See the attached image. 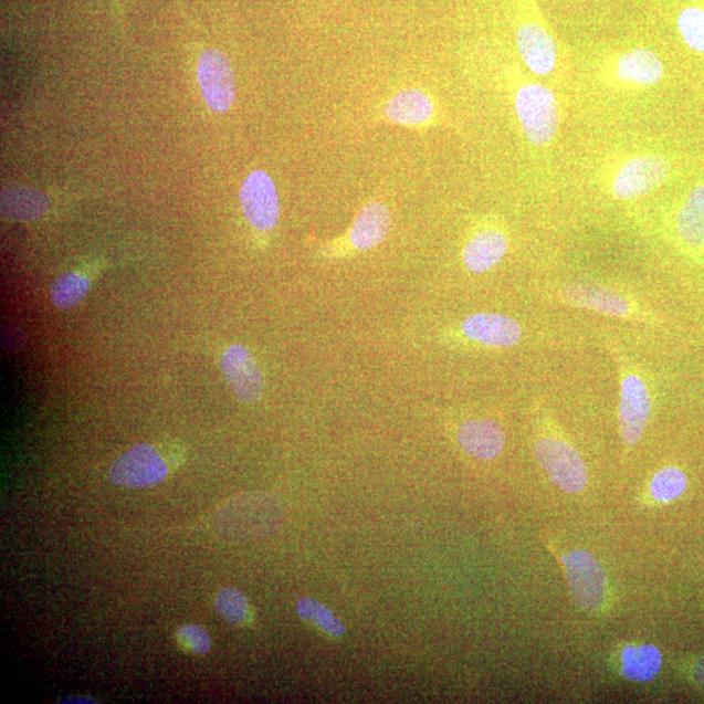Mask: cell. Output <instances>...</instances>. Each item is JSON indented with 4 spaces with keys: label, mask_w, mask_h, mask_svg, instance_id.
Listing matches in <instances>:
<instances>
[{
    "label": "cell",
    "mask_w": 704,
    "mask_h": 704,
    "mask_svg": "<svg viewBox=\"0 0 704 704\" xmlns=\"http://www.w3.org/2000/svg\"><path fill=\"white\" fill-rule=\"evenodd\" d=\"M433 113L431 97L419 90L398 92L383 107L387 119L401 126H423L432 119Z\"/></svg>",
    "instance_id": "cell-17"
},
{
    "label": "cell",
    "mask_w": 704,
    "mask_h": 704,
    "mask_svg": "<svg viewBox=\"0 0 704 704\" xmlns=\"http://www.w3.org/2000/svg\"><path fill=\"white\" fill-rule=\"evenodd\" d=\"M460 445L476 460H495L503 453L506 434L495 420H469L459 428Z\"/></svg>",
    "instance_id": "cell-14"
},
{
    "label": "cell",
    "mask_w": 704,
    "mask_h": 704,
    "mask_svg": "<svg viewBox=\"0 0 704 704\" xmlns=\"http://www.w3.org/2000/svg\"><path fill=\"white\" fill-rule=\"evenodd\" d=\"M60 703H70V704L71 703H97V701L90 698V696L75 695V696H69V698H64Z\"/></svg>",
    "instance_id": "cell-28"
},
{
    "label": "cell",
    "mask_w": 704,
    "mask_h": 704,
    "mask_svg": "<svg viewBox=\"0 0 704 704\" xmlns=\"http://www.w3.org/2000/svg\"><path fill=\"white\" fill-rule=\"evenodd\" d=\"M695 680L700 682L701 685L704 686V658L700 660L695 665L694 670Z\"/></svg>",
    "instance_id": "cell-29"
},
{
    "label": "cell",
    "mask_w": 704,
    "mask_h": 704,
    "mask_svg": "<svg viewBox=\"0 0 704 704\" xmlns=\"http://www.w3.org/2000/svg\"><path fill=\"white\" fill-rule=\"evenodd\" d=\"M671 164L662 156H640L617 171L612 193L619 200H635L655 191L670 177Z\"/></svg>",
    "instance_id": "cell-8"
},
{
    "label": "cell",
    "mask_w": 704,
    "mask_h": 704,
    "mask_svg": "<svg viewBox=\"0 0 704 704\" xmlns=\"http://www.w3.org/2000/svg\"><path fill=\"white\" fill-rule=\"evenodd\" d=\"M662 663V653L652 644H630L621 652V674L630 681L655 679Z\"/></svg>",
    "instance_id": "cell-20"
},
{
    "label": "cell",
    "mask_w": 704,
    "mask_h": 704,
    "mask_svg": "<svg viewBox=\"0 0 704 704\" xmlns=\"http://www.w3.org/2000/svg\"><path fill=\"white\" fill-rule=\"evenodd\" d=\"M49 201L45 195L29 188H10L2 195V212L13 220L31 221L46 212Z\"/></svg>",
    "instance_id": "cell-21"
},
{
    "label": "cell",
    "mask_w": 704,
    "mask_h": 704,
    "mask_svg": "<svg viewBox=\"0 0 704 704\" xmlns=\"http://www.w3.org/2000/svg\"><path fill=\"white\" fill-rule=\"evenodd\" d=\"M616 74L621 82L652 85L662 80L664 65L659 55L651 50L635 49L620 56Z\"/></svg>",
    "instance_id": "cell-19"
},
{
    "label": "cell",
    "mask_w": 704,
    "mask_h": 704,
    "mask_svg": "<svg viewBox=\"0 0 704 704\" xmlns=\"http://www.w3.org/2000/svg\"><path fill=\"white\" fill-rule=\"evenodd\" d=\"M563 563L576 605L587 613L601 611L607 599V578L597 558L590 551L576 549L564 556Z\"/></svg>",
    "instance_id": "cell-6"
},
{
    "label": "cell",
    "mask_w": 704,
    "mask_h": 704,
    "mask_svg": "<svg viewBox=\"0 0 704 704\" xmlns=\"http://www.w3.org/2000/svg\"><path fill=\"white\" fill-rule=\"evenodd\" d=\"M296 612L302 620L332 638H340L346 633L344 622L338 620L330 609L322 605L321 601L303 598L297 601Z\"/></svg>",
    "instance_id": "cell-23"
},
{
    "label": "cell",
    "mask_w": 704,
    "mask_h": 704,
    "mask_svg": "<svg viewBox=\"0 0 704 704\" xmlns=\"http://www.w3.org/2000/svg\"><path fill=\"white\" fill-rule=\"evenodd\" d=\"M687 487V479L684 471L677 467H664L652 476L650 493L656 501L668 503L679 498Z\"/></svg>",
    "instance_id": "cell-25"
},
{
    "label": "cell",
    "mask_w": 704,
    "mask_h": 704,
    "mask_svg": "<svg viewBox=\"0 0 704 704\" xmlns=\"http://www.w3.org/2000/svg\"><path fill=\"white\" fill-rule=\"evenodd\" d=\"M169 469L157 450L148 444L130 448L108 471V479L118 487L147 490L162 483Z\"/></svg>",
    "instance_id": "cell-7"
},
{
    "label": "cell",
    "mask_w": 704,
    "mask_h": 704,
    "mask_svg": "<svg viewBox=\"0 0 704 704\" xmlns=\"http://www.w3.org/2000/svg\"><path fill=\"white\" fill-rule=\"evenodd\" d=\"M91 280L77 272H70L57 279L50 292V300L60 309H71L78 306L88 295Z\"/></svg>",
    "instance_id": "cell-22"
},
{
    "label": "cell",
    "mask_w": 704,
    "mask_h": 704,
    "mask_svg": "<svg viewBox=\"0 0 704 704\" xmlns=\"http://www.w3.org/2000/svg\"><path fill=\"white\" fill-rule=\"evenodd\" d=\"M535 456L549 481L566 493H579L587 487V466L582 454L554 427L539 430Z\"/></svg>",
    "instance_id": "cell-2"
},
{
    "label": "cell",
    "mask_w": 704,
    "mask_h": 704,
    "mask_svg": "<svg viewBox=\"0 0 704 704\" xmlns=\"http://www.w3.org/2000/svg\"><path fill=\"white\" fill-rule=\"evenodd\" d=\"M214 608L218 614L230 626L242 627L250 617V605L245 595L231 587H224L218 591L214 599Z\"/></svg>",
    "instance_id": "cell-24"
},
{
    "label": "cell",
    "mask_w": 704,
    "mask_h": 704,
    "mask_svg": "<svg viewBox=\"0 0 704 704\" xmlns=\"http://www.w3.org/2000/svg\"><path fill=\"white\" fill-rule=\"evenodd\" d=\"M222 371L229 387L243 402H258L264 391L263 374L249 348L232 345L221 358Z\"/></svg>",
    "instance_id": "cell-11"
},
{
    "label": "cell",
    "mask_w": 704,
    "mask_h": 704,
    "mask_svg": "<svg viewBox=\"0 0 704 704\" xmlns=\"http://www.w3.org/2000/svg\"><path fill=\"white\" fill-rule=\"evenodd\" d=\"M679 32L694 52L704 53V10L689 7L677 19Z\"/></svg>",
    "instance_id": "cell-26"
},
{
    "label": "cell",
    "mask_w": 704,
    "mask_h": 704,
    "mask_svg": "<svg viewBox=\"0 0 704 704\" xmlns=\"http://www.w3.org/2000/svg\"><path fill=\"white\" fill-rule=\"evenodd\" d=\"M555 296L566 306L597 312V314L621 318V321L648 322V314L640 304L613 288L587 285V283H570L558 288Z\"/></svg>",
    "instance_id": "cell-5"
},
{
    "label": "cell",
    "mask_w": 704,
    "mask_h": 704,
    "mask_svg": "<svg viewBox=\"0 0 704 704\" xmlns=\"http://www.w3.org/2000/svg\"><path fill=\"white\" fill-rule=\"evenodd\" d=\"M391 224L389 209L379 201L369 202L355 218L350 242L354 249L367 251L387 238Z\"/></svg>",
    "instance_id": "cell-18"
},
{
    "label": "cell",
    "mask_w": 704,
    "mask_h": 704,
    "mask_svg": "<svg viewBox=\"0 0 704 704\" xmlns=\"http://www.w3.org/2000/svg\"><path fill=\"white\" fill-rule=\"evenodd\" d=\"M515 114L527 140L538 147L555 139L560 108L555 93L542 84H526L515 94Z\"/></svg>",
    "instance_id": "cell-4"
},
{
    "label": "cell",
    "mask_w": 704,
    "mask_h": 704,
    "mask_svg": "<svg viewBox=\"0 0 704 704\" xmlns=\"http://www.w3.org/2000/svg\"><path fill=\"white\" fill-rule=\"evenodd\" d=\"M620 377L619 422L623 445L634 448L649 424L652 397L648 381L628 358H617Z\"/></svg>",
    "instance_id": "cell-3"
},
{
    "label": "cell",
    "mask_w": 704,
    "mask_h": 704,
    "mask_svg": "<svg viewBox=\"0 0 704 704\" xmlns=\"http://www.w3.org/2000/svg\"><path fill=\"white\" fill-rule=\"evenodd\" d=\"M509 251V241L503 231L485 229L476 232L464 245L462 258L467 270L473 273H485L495 267Z\"/></svg>",
    "instance_id": "cell-15"
},
{
    "label": "cell",
    "mask_w": 704,
    "mask_h": 704,
    "mask_svg": "<svg viewBox=\"0 0 704 704\" xmlns=\"http://www.w3.org/2000/svg\"><path fill=\"white\" fill-rule=\"evenodd\" d=\"M241 204L246 221L259 231H270L280 220V200L274 181L258 170L244 180Z\"/></svg>",
    "instance_id": "cell-10"
},
{
    "label": "cell",
    "mask_w": 704,
    "mask_h": 704,
    "mask_svg": "<svg viewBox=\"0 0 704 704\" xmlns=\"http://www.w3.org/2000/svg\"><path fill=\"white\" fill-rule=\"evenodd\" d=\"M283 509L277 498L267 493H243L218 511V532L230 539H260L277 532Z\"/></svg>",
    "instance_id": "cell-1"
},
{
    "label": "cell",
    "mask_w": 704,
    "mask_h": 704,
    "mask_svg": "<svg viewBox=\"0 0 704 704\" xmlns=\"http://www.w3.org/2000/svg\"><path fill=\"white\" fill-rule=\"evenodd\" d=\"M461 330L473 343L496 348L513 347L524 338L521 324L500 314L471 315L462 323Z\"/></svg>",
    "instance_id": "cell-12"
},
{
    "label": "cell",
    "mask_w": 704,
    "mask_h": 704,
    "mask_svg": "<svg viewBox=\"0 0 704 704\" xmlns=\"http://www.w3.org/2000/svg\"><path fill=\"white\" fill-rule=\"evenodd\" d=\"M677 235L694 255H704V185L686 196L676 218Z\"/></svg>",
    "instance_id": "cell-16"
},
{
    "label": "cell",
    "mask_w": 704,
    "mask_h": 704,
    "mask_svg": "<svg viewBox=\"0 0 704 704\" xmlns=\"http://www.w3.org/2000/svg\"><path fill=\"white\" fill-rule=\"evenodd\" d=\"M177 640L181 648L196 653V655H206L212 648V640L207 631L199 626H192V623L179 628Z\"/></svg>",
    "instance_id": "cell-27"
},
{
    "label": "cell",
    "mask_w": 704,
    "mask_h": 704,
    "mask_svg": "<svg viewBox=\"0 0 704 704\" xmlns=\"http://www.w3.org/2000/svg\"><path fill=\"white\" fill-rule=\"evenodd\" d=\"M198 78L209 108L228 112L235 99V77L229 57L218 50H207L198 64Z\"/></svg>",
    "instance_id": "cell-9"
},
{
    "label": "cell",
    "mask_w": 704,
    "mask_h": 704,
    "mask_svg": "<svg viewBox=\"0 0 704 704\" xmlns=\"http://www.w3.org/2000/svg\"><path fill=\"white\" fill-rule=\"evenodd\" d=\"M515 42L522 60L534 74L548 75L555 70L557 46L546 29L535 23L521 25Z\"/></svg>",
    "instance_id": "cell-13"
}]
</instances>
